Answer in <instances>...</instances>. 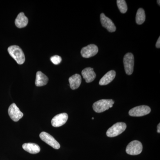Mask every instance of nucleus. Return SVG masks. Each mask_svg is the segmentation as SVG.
Wrapping results in <instances>:
<instances>
[{
  "mask_svg": "<svg viewBox=\"0 0 160 160\" xmlns=\"http://www.w3.org/2000/svg\"><path fill=\"white\" fill-rule=\"evenodd\" d=\"M9 55L13 58L19 65H22L25 62V56L22 49L18 46H12L8 48Z\"/></svg>",
  "mask_w": 160,
  "mask_h": 160,
  "instance_id": "f257e3e1",
  "label": "nucleus"
},
{
  "mask_svg": "<svg viewBox=\"0 0 160 160\" xmlns=\"http://www.w3.org/2000/svg\"><path fill=\"white\" fill-rule=\"evenodd\" d=\"M114 103V101L112 99L100 100L94 103L92 108L95 112L100 113L112 108Z\"/></svg>",
  "mask_w": 160,
  "mask_h": 160,
  "instance_id": "f03ea898",
  "label": "nucleus"
},
{
  "mask_svg": "<svg viewBox=\"0 0 160 160\" xmlns=\"http://www.w3.org/2000/svg\"><path fill=\"white\" fill-rule=\"evenodd\" d=\"M126 123L118 122L114 124L106 132V135L109 138H113L118 136L122 133L126 129Z\"/></svg>",
  "mask_w": 160,
  "mask_h": 160,
  "instance_id": "7ed1b4c3",
  "label": "nucleus"
},
{
  "mask_svg": "<svg viewBox=\"0 0 160 160\" xmlns=\"http://www.w3.org/2000/svg\"><path fill=\"white\" fill-rule=\"evenodd\" d=\"M143 146L142 143L137 140L132 141L128 144L126 148V152L131 155H137L142 151Z\"/></svg>",
  "mask_w": 160,
  "mask_h": 160,
  "instance_id": "20e7f679",
  "label": "nucleus"
},
{
  "mask_svg": "<svg viewBox=\"0 0 160 160\" xmlns=\"http://www.w3.org/2000/svg\"><path fill=\"white\" fill-rule=\"evenodd\" d=\"M134 56L130 52L126 53L123 59L125 70L126 74L130 75L132 74L134 68Z\"/></svg>",
  "mask_w": 160,
  "mask_h": 160,
  "instance_id": "39448f33",
  "label": "nucleus"
},
{
  "mask_svg": "<svg viewBox=\"0 0 160 160\" xmlns=\"http://www.w3.org/2000/svg\"><path fill=\"white\" fill-rule=\"evenodd\" d=\"M151 112V109L147 106H137L130 109L129 115L132 117H142L149 114Z\"/></svg>",
  "mask_w": 160,
  "mask_h": 160,
  "instance_id": "423d86ee",
  "label": "nucleus"
},
{
  "mask_svg": "<svg viewBox=\"0 0 160 160\" xmlns=\"http://www.w3.org/2000/svg\"><path fill=\"white\" fill-rule=\"evenodd\" d=\"M40 138L43 142L47 143L49 146H51L54 149H59L60 145L59 143L58 142V141L55 139L54 138L45 132H42L40 134Z\"/></svg>",
  "mask_w": 160,
  "mask_h": 160,
  "instance_id": "0eeeda50",
  "label": "nucleus"
},
{
  "mask_svg": "<svg viewBox=\"0 0 160 160\" xmlns=\"http://www.w3.org/2000/svg\"><path fill=\"white\" fill-rule=\"evenodd\" d=\"M98 48L96 45L90 44L86 47H83L81 51V55L82 57L88 58L92 57L97 54Z\"/></svg>",
  "mask_w": 160,
  "mask_h": 160,
  "instance_id": "6e6552de",
  "label": "nucleus"
},
{
  "mask_svg": "<svg viewBox=\"0 0 160 160\" xmlns=\"http://www.w3.org/2000/svg\"><path fill=\"white\" fill-rule=\"evenodd\" d=\"M8 113L12 120L14 122H18L23 116V113L15 103H12L9 106Z\"/></svg>",
  "mask_w": 160,
  "mask_h": 160,
  "instance_id": "1a4fd4ad",
  "label": "nucleus"
},
{
  "mask_svg": "<svg viewBox=\"0 0 160 160\" xmlns=\"http://www.w3.org/2000/svg\"><path fill=\"white\" fill-rule=\"evenodd\" d=\"M100 20L102 26L106 28L109 32H114L116 30V27L112 22V21L109 18L107 17L103 13L100 15Z\"/></svg>",
  "mask_w": 160,
  "mask_h": 160,
  "instance_id": "9d476101",
  "label": "nucleus"
},
{
  "mask_svg": "<svg viewBox=\"0 0 160 160\" xmlns=\"http://www.w3.org/2000/svg\"><path fill=\"white\" fill-rule=\"evenodd\" d=\"M68 119V114L66 113H60L56 115L52 119L51 124L54 127H59L66 124Z\"/></svg>",
  "mask_w": 160,
  "mask_h": 160,
  "instance_id": "9b49d317",
  "label": "nucleus"
},
{
  "mask_svg": "<svg viewBox=\"0 0 160 160\" xmlns=\"http://www.w3.org/2000/svg\"><path fill=\"white\" fill-rule=\"evenodd\" d=\"M82 74L87 83L91 82L94 81L96 77V74L93 71V68L91 67H88L83 69L82 72Z\"/></svg>",
  "mask_w": 160,
  "mask_h": 160,
  "instance_id": "f8f14e48",
  "label": "nucleus"
},
{
  "mask_svg": "<svg viewBox=\"0 0 160 160\" xmlns=\"http://www.w3.org/2000/svg\"><path fill=\"white\" fill-rule=\"evenodd\" d=\"M116 72L114 70H110L107 72L100 80L99 84L101 86H106L111 82L116 77Z\"/></svg>",
  "mask_w": 160,
  "mask_h": 160,
  "instance_id": "ddd939ff",
  "label": "nucleus"
},
{
  "mask_svg": "<svg viewBox=\"0 0 160 160\" xmlns=\"http://www.w3.org/2000/svg\"><path fill=\"white\" fill-rule=\"evenodd\" d=\"M28 18L26 17L24 12H20L15 21L16 26L19 28L26 27L28 23Z\"/></svg>",
  "mask_w": 160,
  "mask_h": 160,
  "instance_id": "4468645a",
  "label": "nucleus"
},
{
  "mask_svg": "<svg viewBox=\"0 0 160 160\" xmlns=\"http://www.w3.org/2000/svg\"><path fill=\"white\" fill-rule=\"evenodd\" d=\"M22 148L25 151L31 154H37L41 151L40 146L35 143H25L22 145Z\"/></svg>",
  "mask_w": 160,
  "mask_h": 160,
  "instance_id": "2eb2a0df",
  "label": "nucleus"
},
{
  "mask_svg": "<svg viewBox=\"0 0 160 160\" xmlns=\"http://www.w3.org/2000/svg\"><path fill=\"white\" fill-rule=\"evenodd\" d=\"M70 88L72 90L78 89L82 82V78L79 74H75L69 78Z\"/></svg>",
  "mask_w": 160,
  "mask_h": 160,
  "instance_id": "dca6fc26",
  "label": "nucleus"
},
{
  "mask_svg": "<svg viewBox=\"0 0 160 160\" xmlns=\"http://www.w3.org/2000/svg\"><path fill=\"white\" fill-rule=\"evenodd\" d=\"M48 78L41 71H38L36 73L35 85L38 87L45 86L48 82Z\"/></svg>",
  "mask_w": 160,
  "mask_h": 160,
  "instance_id": "f3484780",
  "label": "nucleus"
},
{
  "mask_svg": "<svg viewBox=\"0 0 160 160\" xmlns=\"http://www.w3.org/2000/svg\"><path fill=\"white\" fill-rule=\"evenodd\" d=\"M146 20V14L142 8H139L137 12L136 22L138 25H142Z\"/></svg>",
  "mask_w": 160,
  "mask_h": 160,
  "instance_id": "a211bd4d",
  "label": "nucleus"
},
{
  "mask_svg": "<svg viewBox=\"0 0 160 160\" xmlns=\"http://www.w3.org/2000/svg\"><path fill=\"white\" fill-rule=\"evenodd\" d=\"M117 4L120 11L122 13H125L128 9L127 4L125 0H118Z\"/></svg>",
  "mask_w": 160,
  "mask_h": 160,
  "instance_id": "6ab92c4d",
  "label": "nucleus"
},
{
  "mask_svg": "<svg viewBox=\"0 0 160 160\" xmlns=\"http://www.w3.org/2000/svg\"><path fill=\"white\" fill-rule=\"evenodd\" d=\"M52 62L55 65H58L62 61V58L61 57L58 55H54L50 58Z\"/></svg>",
  "mask_w": 160,
  "mask_h": 160,
  "instance_id": "aec40b11",
  "label": "nucleus"
},
{
  "mask_svg": "<svg viewBox=\"0 0 160 160\" xmlns=\"http://www.w3.org/2000/svg\"><path fill=\"white\" fill-rule=\"evenodd\" d=\"M156 47L158 48V49L160 48V37L158 38V40L156 44Z\"/></svg>",
  "mask_w": 160,
  "mask_h": 160,
  "instance_id": "412c9836",
  "label": "nucleus"
},
{
  "mask_svg": "<svg viewBox=\"0 0 160 160\" xmlns=\"http://www.w3.org/2000/svg\"><path fill=\"white\" fill-rule=\"evenodd\" d=\"M157 132L158 133H160V124H158V127H157Z\"/></svg>",
  "mask_w": 160,
  "mask_h": 160,
  "instance_id": "4be33fe9",
  "label": "nucleus"
},
{
  "mask_svg": "<svg viewBox=\"0 0 160 160\" xmlns=\"http://www.w3.org/2000/svg\"><path fill=\"white\" fill-rule=\"evenodd\" d=\"M157 2H158V4H159V5H160V1H159H159H157Z\"/></svg>",
  "mask_w": 160,
  "mask_h": 160,
  "instance_id": "5701e85b",
  "label": "nucleus"
},
{
  "mask_svg": "<svg viewBox=\"0 0 160 160\" xmlns=\"http://www.w3.org/2000/svg\"><path fill=\"white\" fill-rule=\"evenodd\" d=\"M92 120L94 119V118H92Z\"/></svg>",
  "mask_w": 160,
  "mask_h": 160,
  "instance_id": "b1692460",
  "label": "nucleus"
}]
</instances>
